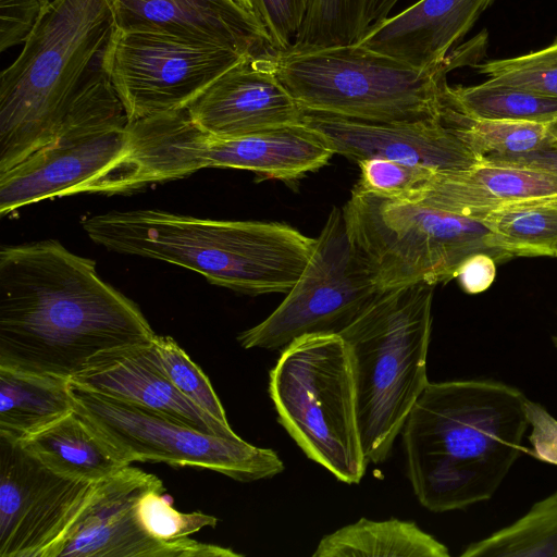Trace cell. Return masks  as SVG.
Wrapping results in <instances>:
<instances>
[{
    "label": "cell",
    "instance_id": "11",
    "mask_svg": "<svg viewBox=\"0 0 557 557\" xmlns=\"http://www.w3.org/2000/svg\"><path fill=\"white\" fill-rule=\"evenodd\" d=\"M244 54L157 30L114 28L101 66L135 122L185 109Z\"/></svg>",
    "mask_w": 557,
    "mask_h": 557
},
{
    "label": "cell",
    "instance_id": "15",
    "mask_svg": "<svg viewBox=\"0 0 557 557\" xmlns=\"http://www.w3.org/2000/svg\"><path fill=\"white\" fill-rule=\"evenodd\" d=\"M302 123L317 131L334 153L355 162L381 158L434 172L471 168L481 159L441 115L418 121L376 123L305 112Z\"/></svg>",
    "mask_w": 557,
    "mask_h": 557
},
{
    "label": "cell",
    "instance_id": "5",
    "mask_svg": "<svg viewBox=\"0 0 557 557\" xmlns=\"http://www.w3.org/2000/svg\"><path fill=\"white\" fill-rule=\"evenodd\" d=\"M275 72L305 112L392 123L441 115L448 70L422 69L356 42L271 53Z\"/></svg>",
    "mask_w": 557,
    "mask_h": 557
},
{
    "label": "cell",
    "instance_id": "23",
    "mask_svg": "<svg viewBox=\"0 0 557 557\" xmlns=\"http://www.w3.org/2000/svg\"><path fill=\"white\" fill-rule=\"evenodd\" d=\"M313 557H448L446 545L413 521L361 518L319 542Z\"/></svg>",
    "mask_w": 557,
    "mask_h": 557
},
{
    "label": "cell",
    "instance_id": "13",
    "mask_svg": "<svg viewBox=\"0 0 557 557\" xmlns=\"http://www.w3.org/2000/svg\"><path fill=\"white\" fill-rule=\"evenodd\" d=\"M95 484L52 471L0 435V557H51Z\"/></svg>",
    "mask_w": 557,
    "mask_h": 557
},
{
    "label": "cell",
    "instance_id": "4",
    "mask_svg": "<svg viewBox=\"0 0 557 557\" xmlns=\"http://www.w3.org/2000/svg\"><path fill=\"white\" fill-rule=\"evenodd\" d=\"M435 285L379 293L338 335L355 382L360 440L369 463L384 462L413 405L429 384L426 357Z\"/></svg>",
    "mask_w": 557,
    "mask_h": 557
},
{
    "label": "cell",
    "instance_id": "24",
    "mask_svg": "<svg viewBox=\"0 0 557 557\" xmlns=\"http://www.w3.org/2000/svg\"><path fill=\"white\" fill-rule=\"evenodd\" d=\"M444 99L459 112L485 120L557 125V97L486 82L473 86H446Z\"/></svg>",
    "mask_w": 557,
    "mask_h": 557
},
{
    "label": "cell",
    "instance_id": "22",
    "mask_svg": "<svg viewBox=\"0 0 557 557\" xmlns=\"http://www.w3.org/2000/svg\"><path fill=\"white\" fill-rule=\"evenodd\" d=\"M70 381L0 367V435L18 441L72 412Z\"/></svg>",
    "mask_w": 557,
    "mask_h": 557
},
{
    "label": "cell",
    "instance_id": "9",
    "mask_svg": "<svg viewBox=\"0 0 557 557\" xmlns=\"http://www.w3.org/2000/svg\"><path fill=\"white\" fill-rule=\"evenodd\" d=\"M128 124L100 61L51 139L0 174V214L78 193L114 194L129 153Z\"/></svg>",
    "mask_w": 557,
    "mask_h": 557
},
{
    "label": "cell",
    "instance_id": "32",
    "mask_svg": "<svg viewBox=\"0 0 557 557\" xmlns=\"http://www.w3.org/2000/svg\"><path fill=\"white\" fill-rule=\"evenodd\" d=\"M309 3L310 0H255L256 13L269 34L273 51L293 45Z\"/></svg>",
    "mask_w": 557,
    "mask_h": 557
},
{
    "label": "cell",
    "instance_id": "17",
    "mask_svg": "<svg viewBox=\"0 0 557 557\" xmlns=\"http://www.w3.org/2000/svg\"><path fill=\"white\" fill-rule=\"evenodd\" d=\"M152 341L98 352L71 381L88 389L150 408L198 431L238 438L231 425L213 418L175 387L160 362Z\"/></svg>",
    "mask_w": 557,
    "mask_h": 557
},
{
    "label": "cell",
    "instance_id": "39",
    "mask_svg": "<svg viewBox=\"0 0 557 557\" xmlns=\"http://www.w3.org/2000/svg\"><path fill=\"white\" fill-rule=\"evenodd\" d=\"M50 2L53 1V0H49Z\"/></svg>",
    "mask_w": 557,
    "mask_h": 557
},
{
    "label": "cell",
    "instance_id": "38",
    "mask_svg": "<svg viewBox=\"0 0 557 557\" xmlns=\"http://www.w3.org/2000/svg\"><path fill=\"white\" fill-rule=\"evenodd\" d=\"M552 339H553V343H554L555 347L557 348V335H554L552 337Z\"/></svg>",
    "mask_w": 557,
    "mask_h": 557
},
{
    "label": "cell",
    "instance_id": "14",
    "mask_svg": "<svg viewBox=\"0 0 557 557\" xmlns=\"http://www.w3.org/2000/svg\"><path fill=\"white\" fill-rule=\"evenodd\" d=\"M163 487L154 474L131 465L96 482L83 509L51 557H240L231 548L185 537L161 541L140 523L136 506L149 490Z\"/></svg>",
    "mask_w": 557,
    "mask_h": 557
},
{
    "label": "cell",
    "instance_id": "16",
    "mask_svg": "<svg viewBox=\"0 0 557 557\" xmlns=\"http://www.w3.org/2000/svg\"><path fill=\"white\" fill-rule=\"evenodd\" d=\"M271 53L244 54L186 107L191 121L224 138L302 123L305 111L278 78Z\"/></svg>",
    "mask_w": 557,
    "mask_h": 557
},
{
    "label": "cell",
    "instance_id": "10",
    "mask_svg": "<svg viewBox=\"0 0 557 557\" xmlns=\"http://www.w3.org/2000/svg\"><path fill=\"white\" fill-rule=\"evenodd\" d=\"M73 410L129 463L164 462L211 470L240 482L284 471L280 456L240 437L198 431L156 410L70 381Z\"/></svg>",
    "mask_w": 557,
    "mask_h": 557
},
{
    "label": "cell",
    "instance_id": "27",
    "mask_svg": "<svg viewBox=\"0 0 557 557\" xmlns=\"http://www.w3.org/2000/svg\"><path fill=\"white\" fill-rule=\"evenodd\" d=\"M462 557H557V491L511 524L469 544Z\"/></svg>",
    "mask_w": 557,
    "mask_h": 557
},
{
    "label": "cell",
    "instance_id": "31",
    "mask_svg": "<svg viewBox=\"0 0 557 557\" xmlns=\"http://www.w3.org/2000/svg\"><path fill=\"white\" fill-rule=\"evenodd\" d=\"M362 190L401 199L424 185L436 172L424 166L399 161L371 158L358 162Z\"/></svg>",
    "mask_w": 557,
    "mask_h": 557
},
{
    "label": "cell",
    "instance_id": "33",
    "mask_svg": "<svg viewBox=\"0 0 557 557\" xmlns=\"http://www.w3.org/2000/svg\"><path fill=\"white\" fill-rule=\"evenodd\" d=\"M49 0H0V51L24 44Z\"/></svg>",
    "mask_w": 557,
    "mask_h": 557
},
{
    "label": "cell",
    "instance_id": "28",
    "mask_svg": "<svg viewBox=\"0 0 557 557\" xmlns=\"http://www.w3.org/2000/svg\"><path fill=\"white\" fill-rule=\"evenodd\" d=\"M486 83L557 97V37L547 47L518 57L473 65Z\"/></svg>",
    "mask_w": 557,
    "mask_h": 557
},
{
    "label": "cell",
    "instance_id": "34",
    "mask_svg": "<svg viewBox=\"0 0 557 557\" xmlns=\"http://www.w3.org/2000/svg\"><path fill=\"white\" fill-rule=\"evenodd\" d=\"M525 413L531 426V456L557 466V419L541 404L527 398Z\"/></svg>",
    "mask_w": 557,
    "mask_h": 557
},
{
    "label": "cell",
    "instance_id": "20",
    "mask_svg": "<svg viewBox=\"0 0 557 557\" xmlns=\"http://www.w3.org/2000/svg\"><path fill=\"white\" fill-rule=\"evenodd\" d=\"M494 1L419 0L372 23L355 42L417 67L437 66Z\"/></svg>",
    "mask_w": 557,
    "mask_h": 557
},
{
    "label": "cell",
    "instance_id": "35",
    "mask_svg": "<svg viewBox=\"0 0 557 557\" xmlns=\"http://www.w3.org/2000/svg\"><path fill=\"white\" fill-rule=\"evenodd\" d=\"M496 260L478 252L468 257L458 268L455 277L468 294H479L487 289L496 276Z\"/></svg>",
    "mask_w": 557,
    "mask_h": 557
},
{
    "label": "cell",
    "instance_id": "18",
    "mask_svg": "<svg viewBox=\"0 0 557 557\" xmlns=\"http://www.w3.org/2000/svg\"><path fill=\"white\" fill-rule=\"evenodd\" d=\"M114 28H137L230 48L273 52L256 13L234 0H115Z\"/></svg>",
    "mask_w": 557,
    "mask_h": 557
},
{
    "label": "cell",
    "instance_id": "26",
    "mask_svg": "<svg viewBox=\"0 0 557 557\" xmlns=\"http://www.w3.org/2000/svg\"><path fill=\"white\" fill-rule=\"evenodd\" d=\"M481 220L491 232L493 246L507 258L556 257L557 203L509 207Z\"/></svg>",
    "mask_w": 557,
    "mask_h": 557
},
{
    "label": "cell",
    "instance_id": "36",
    "mask_svg": "<svg viewBox=\"0 0 557 557\" xmlns=\"http://www.w3.org/2000/svg\"><path fill=\"white\" fill-rule=\"evenodd\" d=\"M481 161L492 164L533 169L557 176V140L529 153L491 158Z\"/></svg>",
    "mask_w": 557,
    "mask_h": 557
},
{
    "label": "cell",
    "instance_id": "37",
    "mask_svg": "<svg viewBox=\"0 0 557 557\" xmlns=\"http://www.w3.org/2000/svg\"><path fill=\"white\" fill-rule=\"evenodd\" d=\"M245 9L256 13L255 0H234ZM257 14V13H256ZM258 16V15H257Z\"/></svg>",
    "mask_w": 557,
    "mask_h": 557
},
{
    "label": "cell",
    "instance_id": "29",
    "mask_svg": "<svg viewBox=\"0 0 557 557\" xmlns=\"http://www.w3.org/2000/svg\"><path fill=\"white\" fill-rule=\"evenodd\" d=\"M152 342L160 362L175 387L213 418L230 425L209 379L184 349L171 336L156 334Z\"/></svg>",
    "mask_w": 557,
    "mask_h": 557
},
{
    "label": "cell",
    "instance_id": "40",
    "mask_svg": "<svg viewBox=\"0 0 557 557\" xmlns=\"http://www.w3.org/2000/svg\"><path fill=\"white\" fill-rule=\"evenodd\" d=\"M556 258H557V253H556Z\"/></svg>",
    "mask_w": 557,
    "mask_h": 557
},
{
    "label": "cell",
    "instance_id": "7",
    "mask_svg": "<svg viewBox=\"0 0 557 557\" xmlns=\"http://www.w3.org/2000/svg\"><path fill=\"white\" fill-rule=\"evenodd\" d=\"M277 420L312 461L357 484L366 473L349 354L338 334L308 335L282 349L270 371Z\"/></svg>",
    "mask_w": 557,
    "mask_h": 557
},
{
    "label": "cell",
    "instance_id": "8",
    "mask_svg": "<svg viewBox=\"0 0 557 557\" xmlns=\"http://www.w3.org/2000/svg\"><path fill=\"white\" fill-rule=\"evenodd\" d=\"M129 184L182 178L207 168L253 172L293 181L324 166L334 151L304 123L237 137H216L200 129L186 108L129 123Z\"/></svg>",
    "mask_w": 557,
    "mask_h": 557
},
{
    "label": "cell",
    "instance_id": "6",
    "mask_svg": "<svg viewBox=\"0 0 557 557\" xmlns=\"http://www.w3.org/2000/svg\"><path fill=\"white\" fill-rule=\"evenodd\" d=\"M342 212L348 239L379 290L446 282L478 252L498 262L508 259L480 219L357 186Z\"/></svg>",
    "mask_w": 557,
    "mask_h": 557
},
{
    "label": "cell",
    "instance_id": "19",
    "mask_svg": "<svg viewBox=\"0 0 557 557\" xmlns=\"http://www.w3.org/2000/svg\"><path fill=\"white\" fill-rule=\"evenodd\" d=\"M398 200L481 220L509 207L557 203V176L481 161L465 170L435 173L420 188Z\"/></svg>",
    "mask_w": 557,
    "mask_h": 557
},
{
    "label": "cell",
    "instance_id": "12",
    "mask_svg": "<svg viewBox=\"0 0 557 557\" xmlns=\"http://www.w3.org/2000/svg\"><path fill=\"white\" fill-rule=\"evenodd\" d=\"M377 293L348 239L343 212L333 208L298 282L268 318L237 341L246 349H283L304 336L339 334Z\"/></svg>",
    "mask_w": 557,
    "mask_h": 557
},
{
    "label": "cell",
    "instance_id": "3",
    "mask_svg": "<svg viewBox=\"0 0 557 557\" xmlns=\"http://www.w3.org/2000/svg\"><path fill=\"white\" fill-rule=\"evenodd\" d=\"M115 0H53L1 73L0 174L53 136L98 66L114 29Z\"/></svg>",
    "mask_w": 557,
    "mask_h": 557
},
{
    "label": "cell",
    "instance_id": "1",
    "mask_svg": "<svg viewBox=\"0 0 557 557\" xmlns=\"http://www.w3.org/2000/svg\"><path fill=\"white\" fill-rule=\"evenodd\" d=\"M154 336L94 260L53 239L1 248V368L72 379L96 354Z\"/></svg>",
    "mask_w": 557,
    "mask_h": 557
},
{
    "label": "cell",
    "instance_id": "30",
    "mask_svg": "<svg viewBox=\"0 0 557 557\" xmlns=\"http://www.w3.org/2000/svg\"><path fill=\"white\" fill-rule=\"evenodd\" d=\"M164 487L147 491L136 506L137 517L153 537L170 542L188 537L206 527L214 528L218 519L202 512H181L162 496Z\"/></svg>",
    "mask_w": 557,
    "mask_h": 557
},
{
    "label": "cell",
    "instance_id": "2",
    "mask_svg": "<svg viewBox=\"0 0 557 557\" xmlns=\"http://www.w3.org/2000/svg\"><path fill=\"white\" fill-rule=\"evenodd\" d=\"M524 394L494 380L426 385L400 432L407 476L432 512L465 509L496 493L522 453Z\"/></svg>",
    "mask_w": 557,
    "mask_h": 557
},
{
    "label": "cell",
    "instance_id": "25",
    "mask_svg": "<svg viewBox=\"0 0 557 557\" xmlns=\"http://www.w3.org/2000/svg\"><path fill=\"white\" fill-rule=\"evenodd\" d=\"M441 117L481 160L529 153L557 140V125L474 119L444 98Z\"/></svg>",
    "mask_w": 557,
    "mask_h": 557
},
{
    "label": "cell",
    "instance_id": "21",
    "mask_svg": "<svg viewBox=\"0 0 557 557\" xmlns=\"http://www.w3.org/2000/svg\"><path fill=\"white\" fill-rule=\"evenodd\" d=\"M17 442L46 467L72 479L98 482L131 465L74 410Z\"/></svg>",
    "mask_w": 557,
    "mask_h": 557
}]
</instances>
